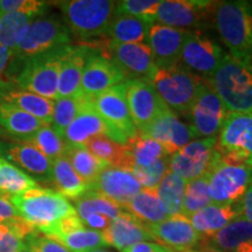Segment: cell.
<instances>
[{
	"label": "cell",
	"instance_id": "1",
	"mask_svg": "<svg viewBox=\"0 0 252 252\" xmlns=\"http://www.w3.org/2000/svg\"><path fill=\"white\" fill-rule=\"evenodd\" d=\"M208 82L229 112L252 115V63L224 54Z\"/></svg>",
	"mask_w": 252,
	"mask_h": 252
},
{
	"label": "cell",
	"instance_id": "2",
	"mask_svg": "<svg viewBox=\"0 0 252 252\" xmlns=\"http://www.w3.org/2000/svg\"><path fill=\"white\" fill-rule=\"evenodd\" d=\"M216 28L230 55L252 63V2L222 1L214 8Z\"/></svg>",
	"mask_w": 252,
	"mask_h": 252
},
{
	"label": "cell",
	"instance_id": "3",
	"mask_svg": "<svg viewBox=\"0 0 252 252\" xmlns=\"http://www.w3.org/2000/svg\"><path fill=\"white\" fill-rule=\"evenodd\" d=\"M8 200L17 209L20 219L36 232L76 215V210L67 198L52 189L39 187L25 194L8 196Z\"/></svg>",
	"mask_w": 252,
	"mask_h": 252
},
{
	"label": "cell",
	"instance_id": "4",
	"mask_svg": "<svg viewBox=\"0 0 252 252\" xmlns=\"http://www.w3.org/2000/svg\"><path fill=\"white\" fill-rule=\"evenodd\" d=\"M117 2L108 0H72L59 2L65 26L74 35L83 40L106 35Z\"/></svg>",
	"mask_w": 252,
	"mask_h": 252
},
{
	"label": "cell",
	"instance_id": "5",
	"mask_svg": "<svg viewBox=\"0 0 252 252\" xmlns=\"http://www.w3.org/2000/svg\"><path fill=\"white\" fill-rule=\"evenodd\" d=\"M204 80L181 65L158 69L151 81L160 98L171 111L188 115L196 99Z\"/></svg>",
	"mask_w": 252,
	"mask_h": 252
},
{
	"label": "cell",
	"instance_id": "6",
	"mask_svg": "<svg viewBox=\"0 0 252 252\" xmlns=\"http://www.w3.org/2000/svg\"><path fill=\"white\" fill-rule=\"evenodd\" d=\"M213 203H239L252 185V167L232 165L220 160L215 154L206 174Z\"/></svg>",
	"mask_w": 252,
	"mask_h": 252
},
{
	"label": "cell",
	"instance_id": "7",
	"mask_svg": "<svg viewBox=\"0 0 252 252\" xmlns=\"http://www.w3.org/2000/svg\"><path fill=\"white\" fill-rule=\"evenodd\" d=\"M65 48L67 46L25 61L20 74L14 80L17 87L47 99H58L60 68Z\"/></svg>",
	"mask_w": 252,
	"mask_h": 252
},
{
	"label": "cell",
	"instance_id": "8",
	"mask_svg": "<svg viewBox=\"0 0 252 252\" xmlns=\"http://www.w3.org/2000/svg\"><path fill=\"white\" fill-rule=\"evenodd\" d=\"M94 50L111 60L124 75L125 81L139 80L151 83L158 70L152 50L147 43L98 42Z\"/></svg>",
	"mask_w": 252,
	"mask_h": 252
},
{
	"label": "cell",
	"instance_id": "9",
	"mask_svg": "<svg viewBox=\"0 0 252 252\" xmlns=\"http://www.w3.org/2000/svg\"><path fill=\"white\" fill-rule=\"evenodd\" d=\"M220 160L252 167V115L229 112L216 143Z\"/></svg>",
	"mask_w": 252,
	"mask_h": 252
},
{
	"label": "cell",
	"instance_id": "10",
	"mask_svg": "<svg viewBox=\"0 0 252 252\" xmlns=\"http://www.w3.org/2000/svg\"><path fill=\"white\" fill-rule=\"evenodd\" d=\"M70 31L56 18H37L28 27L26 35L13 50V58L19 61L46 54L69 46Z\"/></svg>",
	"mask_w": 252,
	"mask_h": 252
},
{
	"label": "cell",
	"instance_id": "11",
	"mask_svg": "<svg viewBox=\"0 0 252 252\" xmlns=\"http://www.w3.org/2000/svg\"><path fill=\"white\" fill-rule=\"evenodd\" d=\"M94 109L109 128V138L124 145L138 133L126 102L125 82L91 99Z\"/></svg>",
	"mask_w": 252,
	"mask_h": 252
},
{
	"label": "cell",
	"instance_id": "12",
	"mask_svg": "<svg viewBox=\"0 0 252 252\" xmlns=\"http://www.w3.org/2000/svg\"><path fill=\"white\" fill-rule=\"evenodd\" d=\"M224 54L220 46L202 32H189L182 47L180 65L202 80L209 81Z\"/></svg>",
	"mask_w": 252,
	"mask_h": 252
},
{
	"label": "cell",
	"instance_id": "13",
	"mask_svg": "<svg viewBox=\"0 0 252 252\" xmlns=\"http://www.w3.org/2000/svg\"><path fill=\"white\" fill-rule=\"evenodd\" d=\"M229 111L209 82H204L188 116L196 137L214 138L222 130Z\"/></svg>",
	"mask_w": 252,
	"mask_h": 252
},
{
	"label": "cell",
	"instance_id": "14",
	"mask_svg": "<svg viewBox=\"0 0 252 252\" xmlns=\"http://www.w3.org/2000/svg\"><path fill=\"white\" fill-rule=\"evenodd\" d=\"M217 138L193 140L169 158L168 171L185 182L193 181L206 174L216 154Z\"/></svg>",
	"mask_w": 252,
	"mask_h": 252
},
{
	"label": "cell",
	"instance_id": "15",
	"mask_svg": "<svg viewBox=\"0 0 252 252\" xmlns=\"http://www.w3.org/2000/svg\"><path fill=\"white\" fill-rule=\"evenodd\" d=\"M125 90L132 122L138 133H143L167 106L149 82L125 81Z\"/></svg>",
	"mask_w": 252,
	"mask_h": 252
},
{
	"label": "cell",
	"instance_id": "16",
	"mask_svg": "<svg viewBox=\"0 0 252 252\" xmlns=\"http://www.w3.org/2000/svg\"><path fill=\"white\" fill-rule=\"evenodd\" d=\"M215 5L216 2L197 0H167L160 2L156 20L176 30L196 28L202 25L208 14H214Z\"/></svg>",
	"mask_w": 252,
	"mask_h": 252
},
{
	"label": "cell",
	"instance_id": "17",
	"mask_svg": "<svg viewBox=\"0 0 252 252\" xmlns=\"http://www.w3.org/2000/svg\"><path fill=\"white\" fill-rule=\"evenodd\" d=\"M141 135L157 140L168 156H173L184 149L186 145L191 143L196 134L190 125L185 124L176 115L166 108L160 113Z\"/></svg>",
	"mask_w": 252,
	"mask_h": 252
},
{
	"label": "cell",
	"instance_id": "18",
	"mask_svg": "<svg viewBox=\"0 0 252 252\" xmlns=\"http://www.w3.org/2000/svg\"><path fill=\"white\" fill-rule=\"evenodd\" d=\"M189 31L163 26L160 24L151 25L147 33V42L152 50L158 69H169L180 65L182 47Z\"/></svg>",
	"mask_w": 252,
	"mask_h": 252
},
{
	"label": "cell",
	"instance_id": "19",
	"mask_svg": "<svg viewBox=\"0 0 252 252\" xmlns=\"http://www.w3.org/2000/svg\"><path fill=\"white\" fill-rule=\"evenodd\" d=\"M124 81V75L117 65L111 60L93 49L82 75L81 93L88 98L93 99L94 97Z\"/></svg>",
	"mask_w": 252,
	"mask_h": 252
},
{
	"label": "cell",
	"instance_id": "20",
	"mask_svg": "<svg viewBox=\"0 0 252 252\" xmlns=\"http://www.w3.org/2000/svg\"><path fill=\"white\" fill-rule=\"evenodd\" d=\"M141 189V185L130 171L110 166L104 168L89 186L90 191L102 195L121 207L130 202Z\"/></svg>",
	"mask_w": 252,
	"mask_h": 252
},
{
	"label": "cell",
	"instance_id": "21",
	"mask_svg": "<svg viewBox=\"0 0 252 252\" xmlns=\"http://www.w3.org/2000/svg\"><path fill=\"white\" fill-rule=\"evenodd\" d=\"M145 226L153 236L154 241L174 252L189 251L202 239L195 231L188 217L182 214L169 216L157 224Z\"/></svg>",
	"mask_w": 252,
	"mask_h": 252
},
{
	"label": "cell",
	"instance_id": "22",
	"mask_svg": "<svg viewBox=\"0 0 252 252\" xmlns=\"http://www.w3.org/2000/svg\"><path fill=\"white\" fill-rule=\"evenodd\" d=\"M2 154L24 171L36 176L37 180L52 182L53 161L31 140H15L2 145Z\"/></svg>",
	"mask_w": 252,
	"mask_h": 252
},
{
	"label": "cell",
	"instance_id": "23",
	"mask_svg": "<svg viewBox=\"0 0 252 252\" xmlns=\"http://www.w3.org/2000/svg\"><path fill=\"white\" fill-rule=\"evenodd\" d=\"M0 104L15 106L47 124H52L54 102L20 89L11 78L0 82Z\"/></svg>",
	"mask_w": 252,
	"mask_h": 252
},
{
	"label": "cell",
	"instance_id": "24",
	"mask_svg": "<svg viewBox=\"0 0 252 252\" xmlns=\"http://www.w3.org/2000/svg\"><path fill=\"white\" fill-rule=\"evenodd\" d=\"M93 49L89 46H67L61 60L58 98L70 97L81 93V81L88 58Z\"/></svg>",
	"mask_w": 252,
	"mask_h": 252
},
{
	"label": "cell",
	"instance_id": "25",
	"mask_svg": "<svg viewBox=\"0 0 252 252\" xmlns=\"http://www.w3.org/2000/svg\"><path fill=\"white\" fill-rule=\"evenodd\" d=\"M102 235L106 245H111L121 252L141 242L154 241L146 226L127 213L113 220L108 229L102 231Z\"/></svg>",
	"mask_w": 252,
	"mask_h": 252
},
{
	"label": "cell",
	"instance_id": "26",
	"mask_svg": "<svg viewBox=\"0 0 252 252\" xmlns=\"http://www.w3.org/2000/svg\"><path fill=\"white\" fill-rule=\"evenodd\" d=\"M242 216L241 204L212 203L188 217L191 225L201 237L208 238L223 229L231 220Z\"/></svg>",
	"mask_w": 252,
	"mask_h": 252
},
{
	"label": "cell",
	"instance_id": "27",
	"mask_svg": "<svg viewBox=\"0 0 252 252\" xmlns=\"http://www.w3.org/2000/svg\"><path fill=\"white\" fill-rule=\"evenodd\" d=\"M47 123L23 110L0 104V135L15 140H30Z\"/></svg>",
	"mask_w": 252,
	"mask_h": 252
},
{
	"label": "cell",
	"instance_id": "28",
	"mask_svg": "<svg viewBox=\"0 0 252 252\" xmlns=\"http://www.w3.org/2000/svg\"><path fill=\"white\" fill-rule=\"evenodd\" d=\"M208 239L217 251L252 252V222L239 216Z\"/></svg>",
	"mask_w": 252,
	"mask_h": 252
},
{
	"label": "cell",
	"instance_id": "29",
	"mask_svg": "<svg viewBox=\"0 0 252 252\" xmlns=\"http://www.w3.org/2000/svg\"><path fill=\"white\" fill-rule=\"evenodd\" d=\"M97 135L109 137V128L91 105L68 125L63 131L62 138L68 146H84L88 140Z\"/></svg>",
	"mask_w": 252,
	"mask_h": 252
},
{
	"label": "cell",
	"instance_id": "30",
	"mask_svg": "<svg viewBox=\"0 0 252 252\" xmlns=\"http://www.w3.org/2000/svg\"><path fill=\"white\" fill-rule=\"evenodd\" d=\"M122 209L144 225L157 224L169 217L156 188H143Z\"/></svg>",
	"mask_w": 252,
	"mask_h": 252
},
{
	"label": "cell",
	"instance_id": "31",
	"mask_svg": "<svg viewBox=\"0 0 252 252\" xmlns=\"http://www.w3.org/2000/svg\"><path fill=\"white\" fill-rule=\"evenodd\" d=\"M150 23L131 15L116 13L106 33L115 43H144L151 27Z\"/></svg>",
	"mask_w": 252,
	"mask_h": 252
},
{
	"label": "cell",
	"instance_id": "32",
	"mask_svg": "<svg viewBox=\"0 0 252 252\" xmlns=\"http://www.w3.org/2000/svg\"><path fill=\"white\" fill-rule=\"evenodd\" d=\"M52 182L58 189V193L74 201L89 191V185L82 180L64 157L53 161Z\"/></svg>",
	"mask_w": 252,
	"mask_h": 252
},
{
	"label": "cell",
	"instance_id": "33",
	"mask_svg": "<svg viewBox=\"0 0 252 252\" xmlns=\"http://www.w3.org/2000/svg\"><path fill=\"white\" fill-rule=\"evenodd\" d=\"M84 147L110 167L130 171L132 161L125 145L119 144L106 135H97L88 140Z\"/></svg>",
	"mask_w": 252,
	"mask_h": 252
},
{
	"label": "cell",
	"instance_id": "34",
	"mask_svg": "<svg viewBox=\"0 0 252 252\" xmlns=\"http://www.w3.org/2000/svg\"><path fill=\"white\" fill-rule=\"evenodd\" d=\"M63 157L67 158L78 176L89 186L104 168L109 167L108 163L94 157L84 146H68Z\"/></svg>",
	"mask_w": 252,
	"mask_h": 252
},
{
	"label": "cell",
	"instance_id": "35",
	"mask_svg": "<svg viewBox=\"0 0 252 252\" xmlns=\"http://www.w3.org/2000/svg\"><path fill=\"white\" fill-rule=\"evenodd\" d=\"M93 105L90 98L80 93L75 96L63 97L58 98L54 103V111H53L52 127L59 134L63 133V131L68 127V125L77 117L82 111Z\"/></svg>",
	"mask_w": 252,
	"mask_h": 252
},
{
	"label": "cell",
	"instance_id": "36",
	"mask_svg": "<svg viewBox=\"0 0 252 252\" xmlns=\"http://www.w3.org/2000/svg\"><path fill=\"white\" fill-rule=\"evenodd\" d=\"M39 188L35 179L0 158V193L6 196L21 195Z\"/></svg>",
	"mask_w": 252,
	"mask_h": 252
},
{
	"label": "cell",
	"instance_id": "37",
	"mask_svg": "<svg viewBox=\"0 0 252 252\" xmlns=\"http://www.w3.org/2000/svg\"><path fill=\"white\" fill-rule=\"evenodd\" d=\"M124 145L130 154L132 166L147 167L157 160L168 157L163 147L157 140L139 133L126 141Z\"/></svg>",
	"mask_w": 252,
	"mask_h": 252
},
{
	"label": "cell",
	"instance_id": "38",
	"mask_svg": "<svg viewBox=\"0 0 252 252\" xmlns=\"http://www.w3.org/2000/svg\"><path fill=\"white\" fill-rule=\"evenodd\" d=\"M52 238L56 239L71 252H89L106 245L102 232L88 229L86 226L68 230Z\"/></svg>",
	"mask_w": 252,
	"mask_h": 252
},
{
	"label": "cell",
	"instance_id": "39",
	"mask_svg": "<svg viewBox=\"0 0 252 252\" xmlns=\"http://www.w3.org/2000/svg\"><path fill=\"white\" fill-rule=\"evenodd\" d=\"M186 182L174 173L167 172L156 190L160 201L169 216L179 215L182 212Z\"/></svg>",
	"mask_w": 252,
	"mask_h": 252
},
{
	"label": "cell",
	"instance_id": "40",
	"mask_svg": "<svg viewBox=\"0 0 252 252\" xmlns=\"http://www.w3.org/2000/svg\"><path fill=\"white\" fill-rule=\"evenodd\" d=\"M35 17L21 13L0 15V45L14 50L26 35Z\"/></svg>",
	"mask_w": 252,
	"mask_h": 252
},
{
	"label": "cell",
	"instance_id": "41",
	"mask_svg": "<svg viewBox=\"0 0 252 252\" xmlns=\"http://www.w3.org/2000/svg\"><path fill=\"white\" fill-rule=\"evenodd\" d=\"M74 202L75 210H76L80 220L84 219L90 214H100V215L109 217L110 220H113L125 213L117 203L90 190L82 195L81 197L76 198Z\"/></svg>",
	"mask_w": 252,
	"mask_h": 252
},
{
	"label": "cell",
	"instance_id": "42",
	"mask_svg": "<svg viewBox=\"0 0 252 252\" xmlns=\"http://www.w3.org/2000/svg\"><path fill=\"white\" fill-rule=\"evenodd\" d=\"M34 232L23 220L0 222V252H27L26 238Z\"/></svg>",
	"mask_w": 252,
	"mask_h": 252
},
{
	"label": "cell",
	"instance_id": "43",
	"mask_svg": "<svg viewBox=\"0 0 252 252\" xmlns=\"http://www.w3.org/2000/svg\"><path fill=\"white\" fill-rule=\"evenodd\" d=\"M212 203L213 201L209 195L206 175L195 179L193 181L186 182L184 204H182L181 212L182 215L189 217Z\"/></svg>",
	"mask_w": 252,
	"mask_h": 252
},
{
	"label": "cell",
	"instance_id": "44",
	"mask_svg": "<svg viewBox=\"0 0 252 252\" xmlns=\"http://www.w3.org/2000/svg\"><path fill=\"white\" fill-rule=\"evenodd\" d=\"M30 140L52 161L64 156L68 149L62 135L59 134L50 124L42 126Z\"/></svg>",
	"mask_w": 252,
	"mask_h": 252
},
{
	"label": "cell",
	"instance_id": "45",
	"mask_svg": "<svg viewBox=\"0 0 252 252\" xmlns=\"http://www.w3.org/2000/svg\"><path fill=\"white\" fill-rule=\"evenodd\" d=\"M169 158L171 156L157 160L156 162L147 167L132 166L130 172L134 175V178L137 179L143 188H157V186L160 184L163 176L168 172Z\"/></svg>",
	"mask_w": 252,
	"mask_h": 252
},
{
	"label": "cell",
	"instance_id": "46",
	"mask_svg": "<svg viewBox=\"0 0 252 252\" xmlns=\"http://www.w3.org/2000/svg\"><path fill=\"white\" fill-rule=\"evenodd\" d=\"M161 1L152 0H125L118 1L116 5V13L131 15V17L141 19L147 23L153 24L156 14Z\"/></svg>",
	"mask_w": 252,
	"mask_h": 252
},
{
	"label": "cell",
	"instance_id": "47",
	"mask_svg": "<svg viewBox=\"0 0 252 252\" xmlns=\"http://www.w3.org/2000/svg\"><path fill=\"white\" fill-rule=\"evenodd\" d=\"M46 1L37 0H0V15L7 13H21L33 17L42 15L47 7Z\"/></svg>",
	"mask_w": 252,
	"mask_h": 252
},
{
	"label": "cell",
	"instance_id": "48",
	"mask_svg": "<svg viewBox=\"0 0 252 252\" xmlns=\"http://www.w3.org/2000/svg\"><path fill=\"white\" fill-rule=\"evenodd\" d=\"M27 252H71L54 238L40 236L36 232L26 238Z\"/></svg>",
	"mask_w": 252,
	"mask_h": 252
},
{
	"label": "cell",
	"instance_id": "49",
	"mask_svg": "<svg viewBox=\"0 0 252 252\" xmlns=\"http://www.w3.org/2000/svg\"><path fill=\"white\" fill-rule=\"evenodd\" d=\"M82 223H83L84 226H88V229L96 230V231H104L105 229H108L110 223L112 222L109 217L100 215V214H90L82 219Z\"/></svg>",
	"mask_w": 252,
	"mask_h": 252
},
{
	"label": "cell",
	"instance_id": "50",
	"mask_svg": "<svg viewBox=\"0 0 252 252\" xmlns=\"http://www.w3.org/2000/svg\"><path fill=\"white\" fill-rule=\"evenodd\" d=\"M122 252H174L171 249L163 247L159 243H152V242H141V243L134 244L132 247L125 249Z\"/></svg>",
	"mask_w": 252,
	"mask_h": 252
},
{
	"label": "cell",
	"instance_id": "51",
	"mask_svg": "<svg viewBox=\"0 0 252 252\" xmlns=\"http://www.w3.org/2000/svg\"><path fill=\"white\" fill-rule=\"evenodd\" d=\"M14 220H21L17 209L9 202L8 197H0V222Z\"/></svg>",
	"mask_w": 252,
	"mask_h": 252
},
{
	"label": "cell",
	"instance_id": "52",
	"mask_svg": "<svg viewBox=\"0 0 252 252\" xmlns=\"http://www.w3.org/2000/svg\"><path fill=\"white\" fill-rule=\"evenodd\" d=\"M12 59H13V50L0 45V82L9 80L7 67Z\"/></svg>",
	"mask_w": 252,
	"mask_h": 252
},
{
	"label": "cell",
	"instance_id": "53",
	"mask_svg": "<svg viewBox=\"0 0 252 252\" xmlns=\"http://www.w3.org/2000/svg\"><path fill=\"white\" fill-rule=\"evenodd\" d=\"M239 204H241L242 216H244L248 220L252 222V185L248 189V191L245 193Z\"/></svg>",
	"mask_w": 252,
	"mask_h": 252
},
{
	"label": "cell",
	"instance_id": "54",
	"mask_svg": "<svg viewBox=\"0 0 252 252\" xmlns=\"http://www.w3.org/2000/svg\"><path fill=\"white\" fill-rule=\"evenodd\" d=\"M195 252H220V251H217V250H215V249H213V248H204L203 250L195 251Z\"/></svg>",
	"mask_w": 252,
	"mask_h": 252
},
{
	"label": "cell",
	"instance_id": "55",
	"mask_svg": "<svg viewBox=\"0 0 252 252\" xmlns=\"http://www.w3.org/2000/svg\"><path fill=\"white\" fill-rule=\"evenodd\" d=\"M89 252H109V251H105V250H100V249H96V250H93V251H89Z\"/></svg>",
	"mask_w": 252,
	"mask_h": 252
},
{
	"label": "cell",
	"instance_id": "56",
	"mask_svg": "<svg viewBox=\"0 0 252 252\" xmlns=\"http://www.w3.org/2000/svg\"><path fill=\"white\" fill-rule=\"evenodd\" d=\"M2 154V144L0 143V156H1Z\"/></svg>",
	"mask_w": 252,
	"mask_h": 252
},
{
	"label": "cell",
	"instance_id": "57",
	"mask_svg": "<svg viewBox=\"0 0 252 252\" xmlns=\"http://www.w3.org/2000/svg\"><path fill=\"white\" fill-rule=\"evenodd\" d=\"M0 197H8V196H6V195H4V194L0 193Z\"/></svg>",
	"mask_w": 252,
	"mask_h": 252
},
{
	"label": "cell",
	"instance_id": "58",
	"mask_svg": "<svg viewBox=\"0 0 252 252\" xmlns=\"http://www.w3.org/2000/svg\"><path fill=\"white\" fill-rule=\"evenodd\" d=\"M185 252H195V251H191V250H189V251H185Z\"/></svg>",
	"mask_w": 252,
	"mask_h": 252
}]
</instances>
